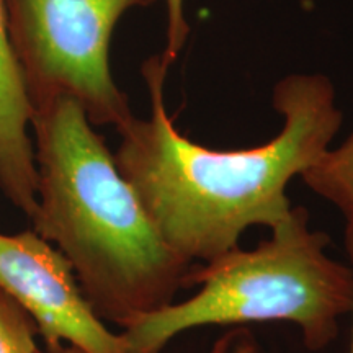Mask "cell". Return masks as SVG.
Returning <instances> with one entry per match:
<instances>
[{
	"label": "cell",
	"mask_w": 353,
	"mask_h": 353,
	"mask_svg": "<svg viewBox=\"0 0 353 353\" xmlns=\"http://www.w3.org/2000/svg\"><path fill=\"white\" fill-rule=\"evenodd\" d=\"M170 61L143 65L151 99L148 120L132 117L113 154L159 236L188 262H208L239 245L247 229H273L293 206L286 187L330 149L342 125L332 82L294 74L278 83L273 105L283 117L275 138L249 149L218 151L193 143L167 114Z\"/></svg>",
	"instance_id": "cell-1"
},
{
	"label": "cell",
	"mask_w": 353,
	"mask_h": 353,
	"mask_svg": "<svg viewBox=\"0 0 353 353\" xmlns=\"http://www.w3.org/2000/svg\"><path fill=\"white\" fill-rule=\"evenodd\" d=\"M33 231L64 255L101 321L123 329L174 303L195 263L165 244L77 101L32 113Z\"/></svg>",
	"instance_id": "cell-2"
},
{
	"label": "cell",
	"mask_w": 353,
	"mask_h": 353,
	"mask_svg": "<svg viewBox=\"0 0 353 353\" xmlns=\"http://www.w3.org/2000/svg\"><path fill=\"white\" fill-rule=\"evenodd\" d=\"M254 249L239 245L193 265L183 301L136 317L123 327L131 353H162L180 334L208 325L290 322L307 350L321 352L339 335L353 311V267L327 254L329 236L309 226L303 206L270 229Z\"/></svg>",
	"instance_id": "cell-3"
},
{
	"label": "cell",
	"mask_w": 353,
	"mask_h": 353,
	"mask_svg": "<svg viewBox=\"0 0 353 353\" xmlns=\"http://www.w3.org/2000/svg\"><path fill=\"white\" fill-rule=\"evenodd\" d=\"M156 0H3L10 46L32 113L48 101H77L94 126L120 130L134 114L110 69L114 26Z\"/></svg>",
	"instance_id": "cell-4"
},
{
	"label": "cell",
	"mask_w": 353,
	"mask_h": 353,
	"mask_svg": "<svg viewBox=\"0 0 353 353\" xmlns=\"http://www.w3.org/2000/svg\"><path fill=\"white\" fill-rule=\"evenodd\" d=\"M0 290L34 321L50 352L65 342L85 353H131L95 314L64 255L33 229L0 232Z\"/></svg>",
	"instance_id": "cell-5"
},
{
	"label": "cell",
	"mask_w": 353,
	"mask_h": 353,
	"mask_svg": "<svg viewBox=\"0 0 353 353\" xmlns=\"http://www.w3.org/2000/svg\"><path fill=\"white\" fill-rule=\"evenodd\" d=\"M37 183L32 107L8 39L6 3L0 0V192L32 219Z\"/></svg>",
	"instance_id": "cell-6"
},
{
	"label": "cell",
	"mask_w": 353,
	"mask_h": 353,
	"mask_svg": "<svg viewBox=\"0 0 353 353\" xmlns=\"http://www.w3.org/2000/svg\"><path fill=\"white\" fill-rule=\"evenodd\" d=\"M316 195L334 205L343 218L353 216V132L337 148L329 149L314 165L301 174Z\"/></svg>",
	"instance_id": "cell-7"
},
{
	"label": "cell",
	"mask_w": 353,
	"mask_h": 353,
	"mask_svg": "<svg viewBox=\"0 0 353 353\" xmlns=\"http://www.w3.org/2000/svg\"><path fill=\"white\" fill-rule=\"evenodd\" d=\"M38 329L34 321L0 290V353H34Z\"/></svg>",
	"instance_id": "cell-8"
},
{
	"label": "cell",
	"mask_w": 353,
	"mask_h": 353,
	"mask_svg": "<svg viewBox=\"0 0 353 353\" xmlns=\"http://www.w3.org/2000/svg\"><path fill=\"white\" fill-rule=\"evenodd\" d=\"M206 353H270L245 325L229 327L211 343Z\"/></svg>",
	"instance_id": "cell-9"
},
{
	"label": "cell",
	"mask_w": 353,
	"mask_h": 353,
	"mask_svg": "<svg viewBox=\"0 0 353 353\" xmlns=\"http://www.w3.org/2000/svg\"><path fill=\"white\" fill-rule=\"evenodd\" d=\"M165 2L169 25H167V48L164 56L170 63H174L187 41L190 30L185 19V0H165Z\"/></svg>",
	"instance_id": "cell-10"
},
{
	"label": "cell",
	"mask_w": 353,
	"mask_h": 353,
	"mask_svg": "<svg viewBox=\"0 0 353 353\" xmlns=\"http://www.w3.org/2000/svg\"><path fill=\"white\" fill-rule=\"evenodd\" d=\"M343 244H345V254L348 263L353 267V216L345 219V231H343Z\"/></svg>",
	"instance_id": "cell-11"
},
{
	"label": "cell",
	"mask_w": 353,
	"mask_h": 353,
	"mask_svg": "<svg viewBox=\"0 0 353 353\" xmlns=\"http://www.w3.org/2000/svg\"><path fill=\"white\" fill-rule=\"evenodd\" d=\"M34 353H46V352H41L38 348L37 352ZM48 353H85V352H82V350H79V348H76V347H72V345H64L63 348H61L59 352H48Z\"/></svg>",
	"instance_id": "cell-12"
},
{
	"label": "cell",
	"mask_w": 353,
	"mask_h": 353,
	"mask_svg": "<svg viewBox=\"0 0 353 353\" xmlns=\"http://www.w3.org/2000/svg\"><path fill=\"white\" fill-rule=\"evenodd\" d=\"M353 314V311H352ZM348 353H353V332H352V343H350V350H348Z\"/></svg>",
	"instance_id": "cell-13"
}]
</instances>
